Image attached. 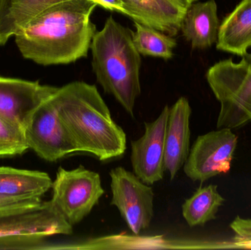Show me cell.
<instances>
[{
    "label": "cell",
    "instance_id": "obj_1",
    "mask_svg": "<svg viewBox=\"0 0 251 250\" xmlns=\"http://www.w3.org/2000/svg\"><path fill=\"white\" fill-rule=\"evenodd\" d=\"M97 6L89 0H70L43 10L15 34L21 54L42 66L86 57L97 32L91 19Z\"/></svg>",
    "mask_w": 251,
    "mask_h": 250
},
{
    "label": "cell",
    "instance_id": "obj_2",
    "mask_svg": "<svg viewBox=\"0 0 251 250\" xmlns=\"http://www.w3.org/2000/svg\"><path fill=\"white\" fill-rule=\"evenodd\" d=\"M62 123L80 153L100 161L119 158L126 150V135L116 123L97 87L71 82L51 95Z\"/></svg>",
    "mask_w": 251,
    "mask_h": 250
},
{
    "label": "cell",
    "instance_id": "obj_3",
    "mask_svg": "<svg viewBox=\"0 0 251 250\" xmlns=\"http://www.w3.org/2000/svg\"><path fill=\"white\" fill-rule=\"evenodd\" d=\"M97 82L134 117L136 100L141 93V57L132 40V32L113 16L97 31L90 47Z\"/></svg>",
    "mask_w": 251,
    "mask_h": 250
},
{
    "label": "cell",
    "instance_id": "obj_4",
    "mask_svg": "<svg viewBox=\"0 0 251 250\" xmlns=\"http://www.w3.org/2000/svg\"><path fill=\"white\" fill-rule=\"evenodd\" d=\"M72 233L73 226L50 201L0 210V250H39L50 236Z\"/></svg>",
    "mask_w": 251,
    "mask_h": 250
},
{
    "label": "cell",
    "instance_id": "obj_5",
    "mask_svg": "<svg viewBox=\"0 0 251 250\" xmlns=\"http://www.w3.org/2000/svg\"><path fill=\"white\" fill-rule=\"evenodd\" d=\"M206 80L221 103L218 129H239L246 124L245 113L251 105V65L244 57L240 63L231 59L212 66Z\"/></svg>",
    "mask_w": 251,
    "mask_h": 250
},
{
    "label": "cell",
    "instance_id": "obj_6",
    "mask_svg": "<svg viewBox=\"0 0 251 250\" xmlns=\"http://www.w3.org/2000/svg\"><path fill=\"white\" fill-rule=\"evenodd\" d=\"M51 189L50 201L72 226L82 222L104 194L100 174L82 165L59 167Z\"/></svg>",
    "mask_w": 251,
    "mask_h": 250
},
{
    "label": "cell",
    "instance_id": "obj_7",
    "mask_svg": "<svg viewBox=\"0 0 251 250\" xmlns=\"http://www.w3.org/2000/svg\"><path fill=\"white\" fill-rule=\"evenodd\" d=\"M25 135L28 148L50 162L80 153L62 123L51 96L34 112L25 129Z\"/></svg>",
    "mask_w": 251,
    "mask_h": 250
},
{
    "label": "cell",
    "instance_id": "obj_8",
    "mask_svg": "<svg viewBox=\"0 0 251 250\" xmlns=\"http://www.w3.org/2000/svg\"><path fill=\"white\" fill-rule=\"evenodd\" d=\"M237 142V135L228 128L198 136L183 166L186 176L193 182L203 183L228 173Z\"/></svg>",
    "mask_w": 251,
    "mask_h": 250
},
{
    "label": "cell",
    "instance_id": "obj_9",
    "mask_svg": "<svg viewBox=\"0 0 251 250\" xmlns=\"http://www.w3.org/2000/svg\"><path fill=\"white\" fill-rule=\"evenodd\" d=\"M110 205L118 208L128 228L134 234L138 235L150 226L153 219V189L134 173L121 166L110 170Z\"/></svg>",
    "mask_w": 251,
    "mask_h": 250
},
{
    "label": "cell",
    "instance_id": "obj_10",
    "mask_svg": "<svg viewBox=\"0 0 251 250\" xmlns=\"http://www.w3.org/2000/svg\"><path fill=\"white\" fill-rule=\"evenodd\" d=\"M169 106L165 105L159 117L145 123V132L131 142V163L133 173L146 184L163 179L165 175V132Z\"/></svg>",
    "mask_w": 251,
    "mask_h": 250
},
{
    "label": "cell",
    "instance_id": "obj_11",
    "mask_svg": "<svg viewBox=\"0 0 251 250\" xmlns=\"http://www.w3.org/2000/svg\"><path fill=\"white\" fill-rule=\"evenodd\" d=\"M56 87L0 76V117L25 131L34 112Z\"/></svg>",
    "mask_w": 251,
    "mask_h": 250
},
{
    "label": "cell",
    "instance_id": "obj_12",
    "mask_svg": "<svg viewBox=\"0 0 251 250\" xmlns=\"http://www.w3.org/2000/svg\"><path fill=\"white\" fill-rule=\"evenodd\" d=\"M198 0H122L124 10L134 22L151 26L171 36L181 31L188 9Z\"/></svg>",
    "mask_w": 251,
    "mask_h": 250
},
{
    "label": "cell",
    "instance_id": "obj_13",
    "mask_svg": "<svg viewBox=\"0 0 251 250\" xmlns=\"http://www.w3.org/2000/svg\"><path fill=\"white\" fill-rule=\"evenodd\" d=\"M192 109L185 97L169 107L165 132V168L174 180L184 166L190 151V117Z\"/></svg>",
    "mask_w": 251,
    "mask_h": 250
},
{
    "label": "cell",
    "instance_id": "obj_14",
    "mask_svg": "<svg viewBox=\"0 0 251 250\" xmlns=\"http://www.w3.org/2000/svg\"><path fill=\"white\" fill-rule=\"evenodd\" d=\"M220 25L216 1L208 0L190 6L183 19L181 31L192 48L203 49L217 43Z\"/></svg>",
    "mask_w": 251,
    "mask_h": 250
},
{
    "label": "cell",
    "instance_id": "obj_15",
    "mask_svg": "<svg viewBox=\"0 0 251 250\" xmlns=\"http://www.w3.org/2000/svg\"><path fill=\"white\" fill-rule=\"evenodd\" d=\"M217 48L244 57L251 47V0H242L220 25Z\"/></svg>",
    "mask_w": 251,
    "mask_h": 250
},
{
    "label": "cell",
    "instance_id": "obj_16",
    "mask_svg": "<svg viewBox=\"0 0 251 250\" xmlns=\"http://www.w3.org/2000/svg\"><path fill=\"white\" fill-rule=\"evenodd\" d=\"M52 183L44 172L0 167V195L22 199L41 198Z\"/></svg>",
    "mask_w": 251,
    "mask_h": 250
},
{
    "label": "cell",
    "instance_id": "obj_17",
    "mask_svg": "<svg viewBox=\"0 0 251 250\" xmlns=\"http://www.w3.org/2000/svg\"><path fill=\"white\" fill-rule=\"evenodd\" d=\"M70 0H0V45L48 7Z\"/></svg>",
    "mask_w": 251,
    "mask_h": 250
},
{
    "label": "cell",
    "instance_id": "obj_18",
    "mask_svg": "<svg viewBox=\"0 0 251 250\" xmlns=\"http://www.w3.org/2000/svg\"><path fill=\"white\" fill-rule=\"evenodd\" d=\"M224 202L216 185L200 187L182 204L183 217L190 227L203 226L216 220L217 213Z\"/></svg>",
    "mask_w": 251,
    "mask_h": 250
},
{
    "label": "cell",
    "instance_id": "obj_19",
    "mask_svg": "<svg viewBox=\"0 0 251 250\" xmlns=\"http://www.w3.org/2000/svg\"><path fill=\"white\" fill-rule=\"evenodd\" d=\"M135 32L132 40L137 51L142 55L169 60L174 57L176 40L151 26L134 22Z\"/></svg>",
    "mask_w": 251,
    "mask_h": 250
},
{
    "label": "cell",
    "instance_id": "obj_20",
    "mask_svg": "<svg viewBox=\"0 0 251 250\" xmlns=\"http://www.w3.org/2000/svg\"><path fill=\"white\" fill-rule=\"evenodd\" d=\"M28 149L25 131L0 117V158L22 155Z\"/></svg>",
    "mask_w": 251,
    "mask_h": 250
},
{
    "label": "cell",
    "instance_id": "obj_21",
    "mask_svg": "<svg viewBox=\"0 0 251 250\" xmlns=\"http://www.w3.org/2000/svg\"><path fill=\"white\" fill-rule=\"evenodd\" d=\"M235 233L233 241L234 248L251 250V219L237 217L230 225Z\"/></svg>",
    "mask_w": 251,
    "mask_h": 250
},
{
    "label": "cell",
    "instance_id": "obj_22",
    "mask_svg": "<svg viewBox=\"0 0 251 250\" xmlns=\"http://www.w3.org/2000/svg\"><path fill=\"white\" fill-rule=\"evenodd\" d=\"M42 201L41 198L22 199V198H12V197L0 195V210L36 205V204H41Z\"/></svg>",
    "mask_w": 251,
    "mask_h": 250
},
{
    "label": "cell",
    "instance_id": "obj_23",
    "mask_svg": "<svg viewBox=\"0 0 251 250\" xmlns=\"http://www.w3.org/2000/svg\"><path fill=\"white\" fill-rule=\"evenodd\" d=\"M96 3L97 6L113 11H117L122 13L124 10V4L122 0H89Z\"/></svg>",
    "mask_w": 251,
    "mask_h": 250
},
{
    "label": "cell",
    "instance_id": "obj_24",
    "mask_svg": "<svg viewBox=\"0 0 251 250\" xmlns=\"http://www.w3.org/2000/svg\"><path fill=\"white\" fill-rule=\"evenodd\" d=\"M245 118H246V123L251 121V106L248 109L247 111H246Z\"/></svg>",
    "mask_w": 251,
    "mask_h": 250
},
{
    "label": "cell",
    "instance_id": "obj_25",
    "mask_svg": "<svg viewBox=\"0 0 251 250\" xmlns=\"http://www.w3.org/2000/svg\"><path fill=\"white\" fill-rule=\"evenodd\" d=\"M243 57H244V58L246 59V60H247V61L251 65V54L248 53V54H246V55Z\"/></svg>",
    "mask_w": 251,
    "mask_h": 250
}]
</instances>
